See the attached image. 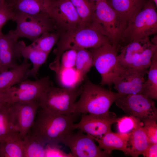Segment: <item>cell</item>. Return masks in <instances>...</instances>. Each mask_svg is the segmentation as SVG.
Returning <instances> with one entry per match:
<instances>
[{"instance_id": "obj_20", "label": "cell", "mask_w": 157, "mask_h": 157, "mask_svg": "<svg viewBox=\"0 0 157 157\" xmlns=\"http://www.w3.org/2000/svg\"><path fill=\"white\" fill-rule=\"evenodd\" d=\"M128 134L115 133L111 131L100 137H92L98 143L99 148L109 154H110L113 150H117L127 155V141Z\"/></svg>"}, {"instance_id": "obj_36", "label": "cell", "mask_w": 157, "mask_h": 157, "mask_svg": "<svg viewBox=\"0 0 157 157\" xmlns=\"http://www.w3.org/2000/svg\"><path fill=\"white\" fill-rule=\"evenodd\" d=\"M143 128L151 143H157L156 121L149 122L144 124Z\"/></svg>"}, {"instance_id": "obj_33", "label": "cell", "mask_w": 157, "mask_h": 157, "mask_svg": "<svg viewBox=\"0 0 157 157\" xmlns=\"http://www.w3.org/2000/svg\"><path fill=\"white\" fill-rule=\"evenodd\" d=\"M76 56V50L69 49L64 52L61 56L59 68L56 74L66 69H72L74 67Z\"/></svg>"}, {"instance_id": "obj_8", "label": "cell", "mask_w": 157, "mask_h": 157, "mask_svg": "<svg viewBox=\"0 0 157 157\" xmlns=\"http://www.w3.org/2000/svg\"><path fill=\"white\" fill-rule=\"evenodd\" d=\"M13 21L16 27L13 31L18 39L25 38L33 42L45 32L57 31L53 19L46 13L34 15L16 13Z\"/></svg>"}, {"instance_id": "obj_26", "label": "cell", "mask_w": 157, "mask_h": 157, "mask_svg": "<svg viewBox=\"0 0 157 157\" xmlns=\"http://www.w3.org/2000/svg\"><path fill=\"white\" fill-rule=\"evenodd\" d=\"M147 72L148 78L143 85L142 94L151 99H157V51L154 54Z\"/></svg>"}, {"instance_id": "obj_38", "label": "cell", "mask_w": 157, "mask_h": 157, "mask_svg": "<svg viewBox=\"0 0 157 157\" xmlns=\"http://www.w3.org/2000/svg\"><path fill=\"white\" fill-rule=\"evenodd\" d=\"M6 91L0 92V108L8 104L6 101Z\"/></svg>"}, {"instance_id": "obj_22", "label": "cell", "mask_w": 157, "mask_h": 157, "mask_svg": "<svg viewBox=\"0 0 157 157\" xmlns=\"http://www.w3.org/2000/svg\"><path fill=\"white\" fill-rule=\"evenodd\" d=\"M31 65L28 60L24 59L17 66L0 73V92H5L24 80L26 73Z\"/></svg>"}, {"instance_id": "obj_42", "label": "cell", "mask_w": 157, "mask_h": 157, "mask_svg": "<svg viewBox=\"0 0 157 157\" xmlns=\"http://www.w3.org/2000/svg\"><path fill=\"white\" fill-rule=\"evenodd\" d=\"M7 1L8 0H0V2L6 1Z\"/></svg>"}, {"instance_id": "obj_10", "label": "cell", "mask_w": 157, "mask_h": 157, "mask_svg": "<svg viewBox=\"0 0 157 157\" xmlns=\"http://www.w3.org/2000/svg\"><path fill=\"white\" fill-rule=\"evenodd\" d=\"M52 85L53 82L48 76L35 81L26 79L6 90L7 102L10 104L38 101L46 89Z\"/></svg>"}, {"instance_id": "obj_25", "label": "cell", "mask_w": 157, "mask_h": 157, "mask_svg": "<svg viewBox=\"0 0 157 157\" xmlns=\"http://www.w3.org/2000/svg\"><path fill=\"white\" fill-rule=\"evenodd\" d=\"M24 157H45L44 143L30 130L23 138Z\"/></svg>"}, {"instance_id": "obj_3", "label": "cell", "mask_w": 157, "mask_h": 157, "mask_svg": "<svg viewBox=\"0 0 157 157\" xmlns=\"http://www.w3.org/2000/svg\"><path fill=\"white\" fill-rule=\"evenodd\" d=\"M82 90L74 107L73 113L102 115L108 113L112 104L122 95L84 78Z\"/></svg>"}, {"instance_id": "obj_18", "label": "cell", "mask_w": 157, "mask_h": 157, "mask_svg": "<svg viewBox=\"0 0 157 157\" xmlns=\"http://www.w3.org/2000/svg\"><path fill=\"white\" fill-rule=\"evenodd\" d=\"M58 0H16L9 4L15 14L23 13L34 15L41 13L49 14L57 4Z\"/></svg>"}, {"instance_id": "obj_31", "label": "cell", "mask_w": 157, "mask_h": 157, "mask_svg": "<svg viewBox=\"0 0 157 157\" xmlns=\"http://www.w3.org/2000/svg\"><path fill=\"white\" fill-rule=\"evenodd\" d=\"M116 122L118 133L122 134H128L134 129L144 126L140 119L129 115L118 118Z\"/></svg>"}, {"instance_id": "obj_39", "label": "cell", "mask_w": 157, "mask_h": 157, "mask_svg": "<svg viewBox=\"0 0 157 157\" xmlns=\"http://www.w3.org/2000/svg\"><path fill=\"white\" fill-rule=\"evenodd\" d=\"M15 0H8V1H6L9 4H10L13 3Z\"/></svg>"}, {"instance_id": "obj_11", "label": "cell", "mask_w": 157, "mask_h": 157, "mask_svg": "<svg viewBox=\"0 0 157 157\" xmlns=\"http://www.w3.org/2000/svg\"><path fill=\"white\" fill-rule=\"evenodd\" d=\"M39 108L38 101L8 104L7 110L10 121L22 138L33 126Z\"/></svg>"}, {"instance_id": "obj_9", "label": "cell", "mask_w": 157, "mask_h": 157, "mask_svg": "<svg viewBox=\"0 0 157 157\" xmlns=\"http://www.w3.org/2000/svg\"><path fill=\"white\" fill-rule=\"evenodd\" d=\"M127 115L140 119L143 124L157 121V110L154 101L142 94L123 96L115 102Z\"/></svg>"}, {"instance_id": "obj_12", "label": "cell", "mask_w": 157, "mask_h": 157, "mask_svg": "<svg viewBox=\"0 0 157 157\" xmlns=\"http://www.w3.org/2000/svg\"><path fill=\"white\" fill-rule=\"evenodd\" d=\"M68 147L73 157H107L110 154L101 149L92 136L79 130L67 135L62 143Z\"/></svg>"}, {"instance_id": "obj_2", "label": "cell", "mask_w": 157, "mask_h": 157, "mask_svg": "<svg viewBox=\"0 0 157 157\" xmlns=\"http://www.w3.org/2000/svg\"><path fill=\"white\" fill-rule=\"evenodd\" d=\"M108 42H110L108 38L92 24L81 25L74 30L60 35L57 47L53 51L55 57L49 67L57 73L61 56L67 50L96 48Z\"/></svg>"}, {"instance_id": "obj_35", "label": "cell", "mask_w": 157, "mask_h": 157, "mask_svg": "<svg viewBox=\"0 0 157 157\" xmlns=\"http://www.w3.org/2000/svg\"><path fill=\"white\" fill-rule=\"evenodd\" d=\"M58 144H46L45 146V157H73L71 153L67 154L62 151Z\"/></svg>"}, {"instance_id": "obj_4", "label": "cell", "mask_w": 157, "mask_h": 157, "mask_svg": "<svg viewBox=\"0 0 157 157\" xmlns=\"http://www.w3.org/2000/svg\"><path fill=\"white\" fill-rule=\"evenodd\" d=\"M91 24L119 50L128 24L112 8L107 0H99L95 2Z\"/></svg>"}, {"instance_id": "obj_40", "label": "cell", "mask_w": 157, "mask_h": 157, "mask_svg": "<svg viewBox=\"0 0 157 157\" xmlns=\"http://www.w3.org/2000/svg\"><path fill=\"white\" fill-rule=\"evenodd\" d=\"M155 3V5L157 6V0H152Z\"/></svg>"}, {"instance_id": "obj_6", "label": "cell", "mask_w": 157, "mask_h": 157, "mask_svg": "<svg viewBox=\"0 0 157 157\" xmlns=\"http://www.w3.org/2000/svg\"><path fill=\"white\" fill-rule=\"evenodd\" d=\"M157 6L148 0L142 9L127 25L120 47L132 41L149 37L157 33Z\"/></svg>"}, {"instance_id": "obj_29", "label": "cell", "mask_w": 157, "mask_h": 157, "mask_svg": "<svg viewBox=\"0 0 157 157\" xmlns=\"http://www.w3.org/2000/svg\"><path fill=\"white\" fill-rule=\"evenodd\" d=\"M60 34L57 31L47 32L42 33L31 44L37 49L49 54L58 42Z\"/></svg>"}, {"instance_id": "obj_28", "label": "cell", "mask_w": 157, "mask_h": 157, "mask_svg": "<svg viewBox=\"0 0 157 157\" xmlns=\"http://www.w3.org/2000/svg\"><path fill=\"white\" fill-rule=\"evenodd\" d=\"M76 51L75 67L81 80H83L93 66L92 53L89 49H81Z\"/></svg>"}, {"instance_id": "obj_19", "label": "cell", "mask_w": 157, "mask_h": 157, "mask_svg": "<svg viewBox=\"0 0 157 157\" xmlns=\"http://www.w3.org/2000/svg\"><path fill=\"white\" fill-rule=\"evenodd\" d=\"M151 42L148 37L132 41L121 47L118 58L122 66L124 68L131 67Z\"/></svg>"}, {"instance_id": "obj_43", "label": "cell", "mask_w": 157, "mask_h": 157, "mask_svg": "<svg viewBox=\"0 0 157 157\" xmlns=\"http://www.w3.org/2000/svg\"><path fill=\"white\" fill-rule=\"evenodd\" d=\"M0 73H1V64H0Z\"/></svg>"}, {"instance_id": "obj_30", "label": "cell", "mask_w": 157, "mask_h": 157, "mask_svg": "<svg viewBox=\"0 0 157 157\" xmlns=\"http://www.w3.org/2000/svg\"><path fill=\"white\" fill-rule=\"evenodd\" d=\"M156 51L157 45L151 42L131 67L140 70H147L151 63L153 56Z\"/></svg>"}, {"instance_id": "obj_5", "label": "cell", "mask_w": 157, "mask_h": 157, "mask_svg": "<svg viewBox=\"0 0 157 157\" xmlns=\"http://www.w3.org/2000/svg\"><path fill=\"white\" fill-rule=\"evenodd\" d=\"M82 90V86L59 88L52 85L46 89L38 101L39 107L58 114H71Z\"/></svg>"}, {"instance_id": "obj_41", "label": "cell", "mask_w": 157, "mask_h": 157, "mask_svg": "<svg viewBox=\"0 0 157 157\" xmlns=\"http://www.w3.org/2000/svg\"><path fill=\"white\" fill-rule=\"evenodd\" d=\"M90 1L95 3L96 1H99V0H90Z\"/></svg>"}, {"instance_id": "obj_27", "label": "cell", "mask_w": 157, "mask_h": 157, "mask_svg": "<svg viewBox=\"0 0 157 157\" xmlns=\"http://www.w3.org/2000/svg\"><path fill=\"white\" fill-rule=\"evenodd\" d=\"M75 8L82 25L91 24L95 3L90 0H70Z\"/></svg>"}, {"instance_id": "obj_37", "label": "cell", "mask_w": 157, "mask_h": 157, "mask_svg": "<svg viewBox=\"0 0 157 157\" xmlns=\"http://www.w3.org/2000/svg\"><path fill=\"white\" fill-rule=\"evenodd\" d=\"M142 154L144 157H157V143H151Z\"/></svg>"}, {"instance_id": "obj_34", "label": "cell", "mask_w": 157, "mask_h": 157, "mask_svg": "<svg viewBox=\"0 0 157 157\" xmlns=\"http://www.w3.org/2000/svg\"><path fill=\"white\" fill-rule=\"evenodd\" d=\"M15 15L13 8L7 2H0V30L8 20L13 21Z\"/></svg>"}, {"instance_id": "obj_7", "label": "cell", "mask_w": 157, "mask_h": 157, "mask_svg": "<svg viewBox=\"0 0 157 157\" xmlns=\"http://www.w3.org/2000/svg\"><path fill=\"white\" fill-rule=\"evenodd\" d=\"M88 49L92 53L93 66L101 75V85H107L110 89L113 80L125 69L119 61L117 46L108 42Z\"/></svg>"}, {"instance_id": "obj_23", "label": "cell", "mask_w": 157, "mask_h": 157, "mask_svg": "<svg viewBox=\"0 0 157 157\" xmlns=\"http://www.w3.org/2000/svg\"><path fill=\"white\" fill-rule=\"evenodd\" d=\"M151 144L143 126L135 129L128 134L127 155L137 157L142 154Z\"/></svg>"}, {"instance_id": "obj_15", "label": "cell", "mask_w": 157, "mask_h": 157, "mask_svg": "<svg viewBox=\"0 0 157 157\" xmlns=\"http://www.w3.org/2000/svg\"><path fill=\"white\" fill-rule=\"evenodd\" d=\"M148 70H140L132 67L125 68L124 71L113 81L114 88L122 95L142 94Z\"/></svg>"}, {"instance_id": "obj_32", "label": "cell", "mask_w": 157, "mask_h": 157, "mask_svg": "<svg viewBox=\"0 0 157 157\" xmlns=\"http://www.w3.org/2000/svg\"><path fill=\"white\" fill-rule=\"evenodd\" d=\"M8 104L0 108V142L5 138L15 132H17L13 127L8 112Z\"/></svg>"}, {"instance_id": "obj_21", "label": "cell", "mask_w": 157, "mask_h": 157, "mask_svg": "<svg viewBox=\"0 0 157 157\" xmlns=\"http://www.w3.org/2000/svg\"><path fill=\"white\" fill-rule=\"evenodd\" d=\"M148 0H107L128 24L140 11Z\"/></svg>"}, {"instance_id": "obj_16", "label": "cell", "mask_w": 157, "mask_h": 157, "mask_svg": "<svg viewBox=\"0 0 157 157\" xmlns=\"http://www.w3.org/2000/svg\"><path fill=\"white\" fill-rule=\"evenodd\" d=\"M18 38L10 30L6 34L0 30L1 72L16 67L22 57L17 48Z\"/></svg>"}, {"instance_id": "obj_1", "label": "cell", "mask_w": 157, "mask_h": 157, "mask_svg": "<svg viewBox=\"0 0 157 157\" xmlns=\"http://www.w3.org/2000/svg\"><path fill=\"white\" fill-rule=\"evenodd\" d=\"M79 115L59 114L39 107L31 130L45 145L58 144L73 132L72 125Z\"/></svg>"}, {"instance_id": "obj_17", "label": "cell", "mask_w": 157, "mask_h": 157, "mask_svg": "<svg viewBox=\"0 0 157 157\" xmlns=\"http://www.w3.org/2000/svg\"><path fill=\"white\" fill-rule=\"evenodd\" d=\"M17 48L24 59L29 60L33 67L28 69L25 76V80L28 78L33 77L37 79L39 70L47 60L49 54L40 51L31 44L26 45L23 40L18 41Z\"/></svg>"}, {"instance_id": "obj_13", "label": "cell", "mask_w": 157, "mask_h": 157, "mask_svg": "<svg viewBox=\"0 0 157 157\" xmlns=\"http://www.w3.org/2000/svg\"><path fill=\"white\" fill-rule=\"evenodd\" d=\"M118 118L114 113L110 111L102 115L83 114L79 122L72 125V129L94 137H100L111 131L112 125Z\"/></svg>"}, {"instance_id": "obj_14", "label": "cell", "mask_w": 157, "mask_h": 157, "mask_svg": "<svg viewBox=\"0 0 157 157\" xmlns=\"http://www.w3.org/2000/svg\"><path fill=\"white\" fill-rule=\"evenodd\" d=\"M60 35L74 30L82 25L81 19L70 0H58L49 14Z\"/></svg>"}, {"instance_id": "obj_24", "label": "cell", "mask_w": 157, "mask_h": 157, "mask_svg": "<svg viewBox=\"0 0 157 157\" xmlns=\"http://www.w3.org/2000/svg\"><path fill=\"white\" fill-rule=\"evenodd\" d=\"M0 157H24L23 139L18 132L10 134L0 142Z\"/></svg>"}]
</instances>
